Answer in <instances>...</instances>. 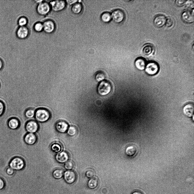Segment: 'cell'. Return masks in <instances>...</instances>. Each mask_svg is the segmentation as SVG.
<instances>
[{
    "instance_id": "1",
    "label": "cell",
    "mask_w": 194,
    "mask_h": 194,
    "mask_svg": "<svg viewBox=\"0 0 194 194\" xmlns=\"http://www.w3.org/2000/svg\"><path fill=\"white\" fill-rule=\"evenodd\" d=\"M34 116L37 121L44 122L49 119L51 114L47 109L44 108H39L35 110Z\"/></svg>"
},
{
    "instance_id": "2",
    "label": "cell",
    "mask_w": 194,
    "mask_h": 194,
    "mask_svg": "<svg viewBox=\"0 0 194 194\" xmlns=\"http://www.w3.org/2000/svg\"><path fill=\"white\" fill-rule=\"evenodd\" d=\"M112 90V86L108 81L104 80L101 82L97 87V91L101 96H105L108 95Z\"/></svg>"
},
{
    "instance_id": "3",
    "label": "cell",
    "mask_w": 194,
    "mask_h": 194,
    "mask_svg": "<svg viewBox=\"0 0 194 194\" xmlns=\"http://www.w3.org/2000/svg\"><path fill=\"white\" fill-rule=\"evenodd\" d=\"M145 71L148 75H154L157 74L159 70V66L158 64L154 61H150L146 64Z\"/></svg>"
},
{
    "instance_id": "4",
    "label": "cell",
    "mask_w": 194,
    "mask_h": 194,
    "mask_svg": "<svg viewBox=\"0 0 194 194\" xmlns=\"http://www.w3.org/2000/svg\"><path fill=\"white\" fill-rule=\"evenodd\" d=\"M112 19L116 23H120L125 20V14L121 9H117L114 10L111 14Z\"/></svg>"
},
{
    "instance_id": "5",
    "label": "cell",
    "mask_w": 194,
    "mask_h": 194,
    "mask_svg": "<svg viewBox=\"0 0 194 194\" xmlns=\"http://www.w3.org/2000/svg\"><path fill=\"white\" fill-rule=\"evenodd\" d=\"M51 7L49 3L46 0L38 4L36 10L39 14L45 16L47 14L51 11Z\"/></svg>"
},
{
    "instance_id": "6",
    "label": "cell",
    "mask_w": 194,
    "mask_h": 194,
    "mask_svg": "<svg viewBox=\"0 0 194 194\" xmlns=\"http://www.w3.org/2000/svg\"><path fill=\"white\" fill-rule=\"evenodd\" d=\"M49 1V4L51 7V10L55 12L62 11L65 8L66 5L65 1L64 0Z\"/></svg>"
},
{
    "instance_id": "7",
    "label": "cell",
    "mask_w": 194,
    "mask_h": 194,
    "mask_svg": "<svg viewBox=\"0 0 194 194\" xmlns=\"http://www.w3.org/2000/svg\"><path fill=\"white\" fill-rule=\"evenodd\" d=\"M9 167L15 170H20L23 168L24 163L20 158L16 157L12 159L9 162Z\"/></svg>"
},
{
    "instance_id": "8",
    "label": "cell",
    "mask_w": 194,
    "mask_h": 194,
    "mask_svg": "<svg viewBox=\"0 0 194 194\" xmlns=\"http://www.w3.org/2000/svg\"><path fill=\"white\" fill-rule=\"evenodd\" d=\"M182 20L187 23H193L194 21L193 11L188 9L185 10L181 14Z\"/></svg>"
},
{
    "instance_id": "9",
    "label": "cell",
    "mask_w": 194,
    "mask_h": 194,
    "mask_svg": "<svg viewBox=\"0 0 194 194\" xmlns=\"http://www.w3.org/2000/svg\"><path fill=\"white\" fill-rule=\"evenodd\" d=\"M142 51L145 56L150 57L153 55L155 53V48L152 44L147 43L144 44L142 46Z\"/></svg>"
},
{
    "instance_id": "10",
    "label": "cell",
    "mask_w": 194,
    "mask_h": 194,
    "mask_svg": "<svg viewBox=\"0 0 194 194\" xmlns=\"http://www.w3.org/2000/svg\"><path fill=\"white\" fill-rule=\"evenodd\" d=\"M167 18L164 14H159L154 17L153 23L154 25L158 28H161L165 25Z\"/></svg>"
},
{
    "instance_id": "11",
    "label": "cell",
    "mask_w": 194,
    "mask_h": 194,
    "mask_svg": "<svg viewBox=\"0 0 194 194\" xmlns=\"http://www.w3.org/2000/svg\"><path fill=\"white\" fill-rule=\"evenodd\" d=\"M64 179L65 182L69 184L74 183L76 179V176L75 173L71 170H68L65 171L64 173Z\"/></svg>"
},
{
    "instance_id": "12",
    "label": "cell",
    "mask_w": 194,
    "mask_h": 194,
    "mask_svg": "<svg viewBox=\"0 0 194 194\" xmlns=\"http://www.w3.org/2000/svg\"><path fill=\"white\" fill-rule=\"evenodd\" d=\"M43 31L47 33H51L54 32L55 29L54 22L50 20H45L43 23Z\"/></svg>"
},
{
    "instance_id": "13",
    "label": "cell",
    "mask_w": 194,
    "mask_h": 194,
    "mask_svg": "<svg viewBox=\"0 0 194 194\" xmlns=\"http://www.w3.org/2000/svg\"><path fill=\"white\" fill-rule=\"evenodd\" d=\"M29 34V30L26 26H20L18 28L16 32L17 36L21 39L26 38Z\"/></svg>"
},
{
    "instance_id": "14",
    "label": "cell",
    "mask_w": 194,
    "mask_h": 194,
    "mask_svg": "<svg viewBox=\"0 0 194 194\" xmlns=\"http://www.w3.org/2000/svg\"><path fill=\"white\" fill-rule=\"evenodd\" d=\"M194 106L193 104L190 103L186 105L183 109L184 114L188 117H191L193 116Z\"/></svg>"
},
{
    "instance_id": "15",
    "label": "cell",
    "mask_w": 194,
    "mask_h": 194,
    "mask_svg": "<svg viewBox=\"0 0 194 194\" xmlns=\"http://www.w3.org/2000/svg\"><path fill=\"white\" fill-rule=\"evenodd\" d=\"M38 126L36 122L34 120L28 121L26 124V128L27 131L30 133L36 132L38 129Z\"/></svg>"
},
{
    "instance_id": "16",
    "label": "cell",
    "mask_w": 194,
    "mask_h": 194,
    "mask_svg": "<svg viewBox=\"0 0 194 194\" xmlns=\"http://www.w3.org/2000/svg\"><path fill=\"white\" fill-rule=\"evenodd\" d=\"M146 64V61L143 57H139L135 60V65L136 68L140 70H143L145 68Z\"/></svg>"
},
{
    "instance_id": "17",
    "label": "cell",
    "mask_w": 194,
    "mask_h": 194,
    "mask_svg": "<svg viewBox=\"0 0 194 194\" xmlns=\"http://www.w3.org/2000/svg\"><path fill=\"white\" fill-rule=\"evenodd\" d=\"M56 128L57 130L59 132L64 133L68 130V125L64 121H60L56 123Z\"/></svg>"
},
{
    "instance_id": "18",
    "label": "cell",
    "mask_w": 194,
    "mask_h": 194,
    "mask_svg": "<svg viewBox=\"0 0 194 194\" xmlns=\"http://www.w3.org/2000/svg\"><path fill=\"white\" fill-rule=\"evenodd\" d=\"M55 158L58 162L64 163L68 161L69 156L67 153L62 151L58 153L56 156Z\"/></svg>"
},
{
    "instance_id": "19",
    "label": "cell",
    "mask_w": 194,
    "mask_h": 194,
    "mask_svg": "<svg viewBox=\"0 0 194 194\" xmlns=\"http://www.w3.org/2000/svg\"><path fill=\"white\" fill-rule=\"evenodd\" d=\"M83 7L82 4L80 2H77L73 5L71 7L72 12L75 14H80L83 11Z\"/></svg>"
},
{
    "instance_id": "20",
    "label": "cell",
    "mask_w": 194,
    "mask_h": 194,
    "mask_svg": "<svg viewBox=\"0 0 194 194\" xmlns=\"http://www.w3.org/2000/svg\"><path fill=\"white\" fill-rule=\"evenodd\" d=\"M7 124L10 129L11 130H15L19 127V122L17 118H12L9 120Z\"/></svg>"
},
{
    "instance_id": "21",
    "label": "cell",
    "mask_w": 194,
    "mask_h": 194,
    "mask_svg": "<svg viewBox=\"0 0 194 194\" xmlns=\"http://www.w3.org/2000/svg\"><path fill=\"white\" fill-rule=\"evenodd\" d=\"M138 149L137 147L134 145H131L128 147L125 150V153L128 157H132L137 154Z\"/></svg>"
},
{
    "instance_id": "22",
    "label": "cell",
    "mask_w": 194,
    "mask_h": 194,
    "mask_svg": "<svg viewBox=\"0 0 194 194\" xmlns=\"http://www.w3.org/2000/svg\"><path fill=\"white\" fill-rule=\"evenodd\" d=\"M24 140L26 143L29 145H32L36 142V137L34 133H29L26 135Z\"/></svg>"
},
{
    "instance_id": "23",
    "label": "cell",
    "mask_w": 194,
    "mask_h": 194,
    "mask_svg": "<svg viewBox=\"0 0 194 194\" xmlns=\"http://www.w3.org/2000/svg\"><path fill=\"white\" fill-rule=\"evenodd\" d=\"M98 183V178L95 177H93L91 178L89 180L87 183V186L90 189H93L97 186Z\"/></svg>"
},
{
    "instance_id": "24",
    "label": "cell",
    "mask_w": 194,
    "mask_h": 194,
    "mask_svg": "<svg viewBox=\"0 0 194 194\" xmlns=\"http://www.w3.org/2000/svg\"><path fill=\"white\" fill-rule=\"evenodd\" d=\"M101 18L103 22L109 23L112 19L111 14L108 12H104L101 14Z\"/></svg>"
},
{
    "instance_id": "25",
    "label": "cell",
    "mask_w": 194,
    "mask_h": 194,
    "mask_svg": "<svg viewBox=\"0 0 194 194\" xmlns=\"http://www.w3.org/2000/svg\"><path fill=\"white\" fill-rule=\"evenodd\" d=\"M64 174L63 171L61 169H57L55 170L53 172V177L57 179L61 178Z\"/></svg>"
},
{
    "instance_id": "26",
    "label": "cell",
    "mask_w": 194,
    "mask_h": 194,
    "mask_svg": "<svg viewBox=\"0 0 194 194\" xmlns=\"http://www.w3.org/2000/svg\"><path fill=\"white\" fill-rule=\"evenodd\" d=\"M35 110L32 108H29L27 109L25 111V116L28 118H31L35 116Z\"/></svg>"
},
{
    "instance_id": "27",
    "label": "cell",
    "mask_w": 194,
    "mask_h": 194,
    "mask_svg": "<svg viewBox=\"0 0 194 194\" xmlns=\"http://www.w3.org/2000/svg\"><path fill=\"white\" fill-rule=\"evenodd\" d=\"M105 78V74L102 71H99L96 74L95 78L98 82H101L104 80Z\"/></svg>"
},
{
    "instance_id": "28",
    "label": "cell",
    "mask_w": 194,
    "mask_h": 194,
    "mask_svg": "<svg viewBox=\"0 0 194 194\" xmlns=\"http://www.w3.org/2000/svg\"><path fill=\"white\" fill-rule=\"evenodd\" d=\"M61 145L58 143H55L52 144L51 146V149L55 153L59 152L62 150Z\"/></svg>"
},
{
    "instance_id": "29",
    "label": "cell",
    "mask_w": 194,
    "mask_h": 194,
    "mask_svg": "<svg viewBox=\"0 0 194 194\" xmlns=\"http://www.w3.org/2000/svg\"><path fill=\"white\" fill-rule=\"evenodd\" d=\"M33 27L34 30L37 32H41L43 30V24L40 22H37L35 23Z\"/></svg>"
},
{
    "instance_id": "30",
    "label": "cell",
    "mask_w": 194,
    "mask_h": 194,
    "mask_svg": "<svg viewBox=\"0 0 194 194\" xmlns=\"http://www.w3.org/2000/svg\"><path fill=\"white\" fill-rule=\"evenodd\" d=\"M18 23L20 26H25L28 23V20L24 16H21L18 20Z\"/></svg>"
},
{
    "instance_id": "31",
    "label": "cell",
    "mask_w": 194,
    "mask_h": 194,
    "mask_svg": "<svg viewBox=\"0 0 194 194\" xmlns=\"http://www.w3.org/2000/svg\"><path fill=\"white\" fill-rule=\"evenodd\" d=\"M175 23L174 19L171 17H168L167 18L165 25L168 27L170 28L172 27Z\"/></svg>"
},
{
    "instance_id": "32",
    "label": "cell",
    "mask_w": 194,
    "mask_h": 194,
    "mask_svg": "<svg viewBox=\"0 0 194 194\" xmlns=\"http://www.w3.org/2000/svg\"><path fill=\"white\" fill-rule=\"evenodd\" d=\"M77 132L76 128L74 126H70L68 128L67 131L68 134L70 136L75 135Z\"/></svg>"
},
{
    "instance_id": "33",
    "label": "cell",
    "mask_w": 194,
    "mask_h": 194,
    "mask_svg": "<svg viewBox=\"0 0 194 194\" xmlns=\"http://www.w3.org/2000/svg\"><path fill=\"white\" fill-rule=\"evenodd\" d=\"M74 167V164L71 161H67L66 162L64 165L65 168L68 170L72 169Z\"/></svg>"
},
{
    "instance_id": "34",
    "label": "cell",
    "mask_w": 194,
    "mask_h": 194,
    "mask_svg": "<svg viewBox=\"0 0 194 194\" xmlns=\"http://www.w3.org/2000/svg\"><path fill=\"white\" fill-rule=\"evenodd\" d=\"M194 1L193 0H186L185 4L187 7L193 9L194 7Z\"/></svg>"
},
{
    "instance_id": "35",
    "label": "cell",
    "mask_w": 194,
    "mask_h": 194,
    "mask_svg": "<svg viewBox=\"0 0 194 194\" xmlns=\"http://www.w3.org/2000/svg\"><path fill=\"white\" fill-rule=\"evenodd\" d=\"M5 109V106L4 103L0 100V116L2 115L4 113Z\"/></svg>"
},
{
    "instance_id": "36",
    "label": "cell",
    "mask_w": 194,
    "mask_h": 194,
    "mask_svg": "<svg viewBox=\"0 0 194 194\" xmlns=\"http://www.w3.org/2000/svg\"><path fill=\"white\" fill-rule=\"evenodd\" d=\"M86 176L88 178H91L95 175L94 171L92 170H89L87 171L85 173Z\"/></svg>"
},
{
    "instance_id": "37",
    "label": "cell",
    "mask_w": 194,
    "mask_h": 194,
    "mask_svg": "<svg viewBox=\"0 0 194 194\" xmlns=\"http://www.w3.org/2000/svg\"><path fill=\"white\" fill-rule=\"evenodd\" d=\"M186 0H176L175 1V4L178 6L181 7L184 5Z\"/></svg>"
},
{
    "instance_id": "38",
    "label": "cell",
    "mask_w": 194,
    "mask_h": 194,
    "mask_svg": "<svg viewBox=\"0 0 194 194\" xmlns=\"http://www.w3.org/2000/svg\"><path fill=\"white\" fill-rule=\"evenodd\" d=\"M7 174L8 175H12L14 173V170L10 167H8L5 171Z\"/></svg>"
},
{
    "instance_id": "39",
    "label": "cell",
    "mask_w": 194,
    "mask_h": 194,
    "mask_svg": "<svg viewBox=\"0 0 194 194\" xmlns=\"http://www.w3.org/2000/svg\"><path fill=\"white\" fill-rule=\"evenodd\" d=\"M5 183L4 179L0 177V190L3 189L5 187Z\"/></svg>"
},
{
    "instance_id": "40",
    "label": "cell",
    "mask_w": 194,
    "mask_h": 194,
    "mask_svg": "<svg viewBox=\"0 0 194 194\" xmlns=\"http://www.w3.org/2000/svg\"><path fill=\"white\" fill-rule=\"evenodd\" d=\"M66 4L68 5H73L78 1L77 0H67L65 1Z\"/></svg>"
},
{
    "instance_id": "41",
    "label": "cell",
    "mask_w": 194,
    "mask_h": 194,
    "mask_svg": "<svg viewBox=\"0 0 194 194\" xmlns=\"http://www.w3.org/2000/svg\"><path fill=\"white\" fill-rule=\"evenodd\" d=\"M3 66V62L2 60L0 58V70L2 68Z\"/></svg>"
},
{
    "instance_id": "42",
    "label": "cell",
    "mask_w": 194,
    "mask_h": 194,
    "mask_svg": "<svg viewBox=\"0 0 194 194\" xmlns=\"http://www.w3.org/2000/svg\"><path fill=\"white\" fill-rule=\"evenodd\" d=\"M132 194H143L141 192L139 191H136L133 192Z\"/></svg>"
},
{
    "instance_id": "43",
    "label": "cell",
    "mask_w": 194,
    "mask_h": 194,
    "mask_svg": "<svg viewBox=\"0 0 194 194\" xmlns=\"http://www.w3.org/2000/svg\"></svg>"
}]
</instances>
